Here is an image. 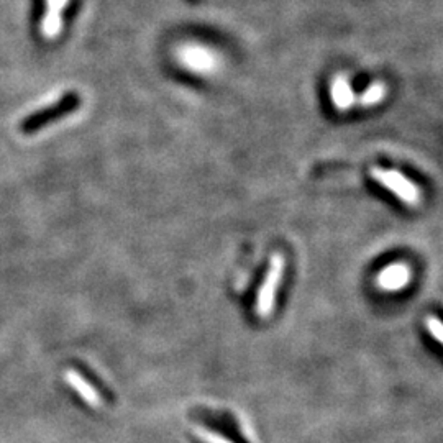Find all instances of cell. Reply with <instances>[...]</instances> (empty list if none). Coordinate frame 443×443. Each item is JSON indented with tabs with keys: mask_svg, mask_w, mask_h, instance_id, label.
<instances>
[{
	"mask_svg": "<svg viewBox=\"0 0 443 443\" xmlns=\"http://www.w3.org/2000/svg\"><path fill=\"white\" fill-rule=\"evenodd\" d=\"M411 268H409L405 263H395V265H391L388 268H384L383 271L379 273L378 276V284L383 291H400L402 287H405L411 281Z\"/></svg>",
	"mask_w": 443,
	"mask_h": 443,
	"instance_id": "cell-4",
	"label": "cell"
},
{
	"mask_svg": "<svg viewBox=\"0 0 443 443\" xmlns=\"http://www.w3.org/2000/svg\"><path fill=\"white\" fill-rule=\"evenodd\" d=\"M196 432H197V437H199L204 443H230L227 438H224V437L219 435V433H215V432L205 430V428L197 427Z\"/></svg>",
	"mask_w": 443,
	"mask_h": 443,
	"instance_id": "cell-9",
	"label": "cell"
},
{
	"mask_svg": "<svg viewBox=\"0 0 443 443\" xmlns=\"http://www.w3.org/2000/svg\"><path fill=\"white\" fill-rule=\"evenodd\" d=\"M384 96H386L384 84L383 82H375V84H371V86L361 94L360 102L363 103V106H373V103H378V102L383 101Z\"/></svg>",
	"mask_w": 443,
	"mask_h": 443,
	"instance_id": "cell-8",
	"label": "cell"
},
{
	"mask_svg": "<svg viewBox=\"0 0 443 443\" xmlns=\"http://www.w3.org/2000/svg\"><path fill=\"white\" fill-rule=\"evenodd\" d=\"M371 176L376 179L381 186L386 189L394 192L404 204L417 207L422 202V192L419 187L414 184L411 179H407L404 174L394 169H383V168H373L371 169Z\"/></svg>",
	"mask_w": 443,
	"mask_h": 443,
	"instance_id": "cell-1",
	"label": "cell"
},
{
	"mask_svg": "<svg viewBox=\"0 0 443 443\" xmlns=\"http://www.w3.org/2000/svg\"><path fill=\"white\" fill-rule=\"evenodd\" d=\"M427 330L430 332V335L435 338V342L443 343V335H442V322L437 317H427L426 320Z\"/></svg>",
	"mask_w": 443,
	"mask_h": 443,
	"instance_id": "cell-10",
	"label": "cell"
},
{
	"mask_svg": "<svg viewBox=\"0 0 443 443\" xmlns=\"http://www.w3.org/2000/svg\"><path fill=\"white\" fill-rule=\"evenodd\" d=\"M282 271H284V258L279 253L275 254L271 258L270 270L266 273L265 281L260 287L256 298V315L261 319H266L273 310H275L276 304V294L279 289V282L282 277Z\"/></svg>",
	"mask_w": 443,
	"mask_h": 443,
	"instance_id": "cell-2",
	"label": "cell"
},
{
	"mask_svg": "<svg viewBox=\"0 0 443 443\" xmlns=\"http://www.w3.org/2000/svg\"><path fill=\"white\" fill-rule=\"evenodd\" d=\"M330 96H332V101L338 110H348L353 101H355L353 89L345 76H337L333 79L332 87H330Z\"/></svg>",
	"mask_w": 443,
	"mask_h": 443,
	"instance_id": "cell-5",
	"label": "cell"
},
{
	"mask_svg": "<svg viewBox=\"0 0 443 443\" xmlns=\"http://www.w3.org/2000/svg\"><path fill=\"white\" fill-rule=\"evenodd\" d=\"M59 28V15L58 12H51L48 18H46V23H45V31L46 35H55L56 31H58Z\"/></svg>",
	"mask_w": 443,
	"mask_h": 443,
	"instance_id": "cell-11",
	"label": "cell"
},
{
	"mask_svg": "<svg viewBox=\"0 0 443 443\" xmlns=\"http://www.w3.org/2000/svg\"><path fill=\"white\" fill-rule=\"evenodd\" d=\"M78 106H79V97L76 96V94H68V96H64L59 102H56L55 106L28 115L27 119L22 122L20 130L27 135L35 133V131L43 129V126H46L48 124H53V122L59 120L61 117L71 114L74 108H78Z\"/></svg>",
	"mask_w": 443,
	"mask_h": 443,
	"instance_id": "cell-3",
	"label": "cell"
},
{
	"mask_svg": "<svg viewBox=\"0 0 443 443\" xmlns=\"http://www.w3.org/2000/svg\"><path fill=\"white\" fill-rule=\"evenodd\" d=\"M66 379H68V383L73 386V388L76 389L79 394H81V398L84 400H87L89 404L96 405V407H99V405L102 404V399H101V395L97 394V391L94 389L92 386L89 384V381L84 379L82 376L78 373V371H68Z\"/></svg>",
	"mask_w": 443,
	"mask_h": 443,
	"instance_id": "cell-7",
	"label": "cell"
},
{
	"mask_svg": "<svg viewBox=\"0 0 443 443\" xmlns=\"http://www.w3.org/2000/svg\"><path fill=\"white\" fill-rule=\"evenodd\" d=\"M182 61L187 64V68L199 71V73H205L214 66L212 55L207 50L199 48V46H189V48L184 50Z\"/></svg>",
	"mask_w": 443,
	"mask_h": 443,
	"instance_id": "cell-6",
	"label": "cell"
}]
</instances>
